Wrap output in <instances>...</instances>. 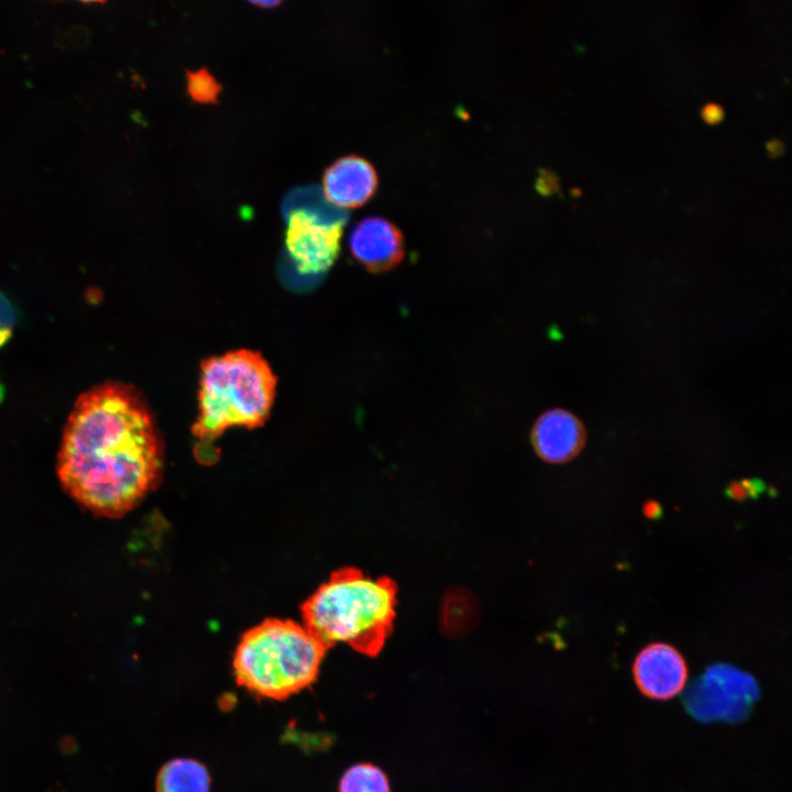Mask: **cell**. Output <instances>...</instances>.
I'll list each match as a JSON object with an SVG mask.
<instances>
[{"label":"cell","instance_id":"6da1fadb","mask_svg":"<svg viewBox=\"0 0 792 792\" xmlns=\"http://www.w3.org/2000/svg\"><path fill=\"white\" fill-rule=\"evenodd\" d=\"M162 465L152 417L133 388L105 383L79 396L57 460L74 499L100 516L124 515L158 484Z\"/></svg>","mask_w":792,"mask_h":792},{"label":"cell","instance_id":"7a4b0ae2","mask_svg":"<svg viewBox=\"0 0 792 792\" xmlns=\"http://www.w3.org/2000/svg\"><path fill=\"white\" fill-rule=\"evenodd\" d=\"M397 586L353 566L336 570L301 605L302 625L329 648L344 644L377 656L393 631Z\"/></svg>","mask_w":792,"mask_h":792},{"label":"cell","instance_id":"3957f363","mask_svg":"<svg viewBox=\"0 0 792 792\" xmlns=\"http://www.w3.org/2000/svg\"><path fill=\"white\" fill-rule=\"evenodd\" d=\"M329 649L302 624L266 618L241 637L233 656L234 676L255 696L285 700L317 680Z\"/></svg>","mask_w":792,"mask_h":792},{"label":"cell","instance_id":"277c9868","mask_svg":"<svg viewBox=\"0 0 792 792\" xmlns=\"http://www.w3.org/2000/svg\"><path fill=\"white\" fill-rule=\"evenodd\" d=\"M275 385L270 365L256 352L241 350L206 360L194 436L210 446L233 426H262L270 415Z\"/></svg>","mask_w":792,"mask_h":792},{"label":"cell","instance_id":"5b68a950","mask_svg":"<svg viewBox=\"0 0 792 792\" xmlns=\"http://www.w3.org/2000/svg\"><path fill=\"white\" fill-rule=\"evenodd\" d=\"M286 220L285 244L295 270L304 276L326 273L338 256L343 226L324 224L302 212Z\"/></svg>","mask_w":792,"mask_h":792},{"label":"cell","instance_id":"8992f818","mask_svg":"<svg viewBox=\"0 0 792 792\" xmlns=\"http://www.w3.org/2000/svg\"><path fill=\"white\" fill-rule=\"evenodd\" d=\"M632 672L638 689L654 700L678 695L688 678L684 658L678 649L664 642L647 645L637 654Z\"/></svg>","mask_w":792,"mask_h":792},{"label":"cell","instance_id":"52a82bcc","mask_svg":"<svg viewBox=\"0 0 792 792\" xmlns=\"http://www.w3.org/2000/svg\"><path fill=\"white\" fill-rule=\"evenodd\" d=\"M349 248L352 256L372 273L394 268L405 255L399 229L377 216L364 218L354 226L349 237Z\"/></svg>","mask_w":792,"mask_h":792},{"label":"cell","instance_id":"ba28073f","mask_svg":"<svg viewBox=\"0 0 792 792\" xmlns=\"http://www.w3.org/2000/svg\"><path fill=\"white\" fill-rule=\"evenodd\" d=\"M530 439L540 459L551 464H562L582 452L586 443V429L573 413L553 408L538 417Z\"/></svg>","mask_w":792,"mask_h":792},{"label":"cell","instance_id":"9c48e42d","mask_svg":"<svg viewBox=\"0 0 792 792\" xmlns=\"http://www.w3.org/2000/svg\"><path fill=\"white\" fill-rule=\"evenodd\" d=\"M377 174L365 158L348 155L333 162L323 173L327 199L334 206L356 208L364 205L377 188Z\"/></svg>","mask_w":792,"mask_h":792},{"label":"cell","instance_id":"30bf717a","mask_svg":"<svg viewBox=\"0 0 792 792\" xmlns=\"http://www.w3.org/2000/svg\"><path fill=\"white\" fill-rule=\"evenodd\" d=\"M282 202L285 219L294 212H302L321 223L343 227L348 219L345 210L332 205L322 188L315 184L293 187Z\"/></svg>","mask_w":792,"mask_h":792},{"label":"cell","instance_id":"8fae6325","mask_svg":"<svg viewBox=\"0 0 792 792\" xmlns=\"http://www.w3.org/2000/svg\"><path fill=\"white\" fill-rule=\"evenodd\" d=\"M481 606L475 595L463 587L450 588L440 604L439 623L443 634L462 637L479 624Z\"/></svg>","mask_w":792,"mask_h":792},{"label":"cell","instance_id":"7c38bea8","mask_svg":"<svg viewBox=\"0 0 792 792\" xmlns=\"http://www.w3.org/2000/svg\"><path fill=\"white\" fill-rule=\"evenodd\" d=\"M210 776L206 767L190 758H175L165 763L156 780L157 792H209Z\"/></svg>","mask_w":792,"mask_h":792},{"label":"cell","instance_id":"4fadbf2b","mask_svg":"<svg viewBox=\"0 0 792 792\" xmlns=\"http://www.w3.org/2000/svg\"><path fill=\"white\" fill-rule=\"evenodd\" d=\"M339 792H391V787L381 768L372 763H358L341 777Z\"/></svg>","mask_w":792,"mask_h":792},{"label":"cell","instance_id":"5bb4252c","mask_svg":"<svg viewBox=\"0 0 792 792\" xmlns=\"http://www.w3.org/2000/svg\"><path fill=\"white\" fill-rule=\"evenodd\" d=\"M187 92L190 98L199 103H216L221 86L217 79L206 69L186 72Z\"/></svg>","mask_w":792,"mask_h":792},{"label":"cell","instance_id":"9a60e30c","mask_svg":"<svg viewBox=\"0 0 792 792\" xmlns=\"http://www.w3.org/2000/svg\"><path fill=\"white\" fill-rule=\"evenodd\" d=\"M767 490L765 482L758 479L736 480L728 484L725 494L734 501L756 499Z\"/></svg>","mask_w":792,"mask_h":792},{"label":"cell","instance_id":"2e32d148","mask_svg":"<svg viewBox=\"0 0 792 792\" xmlns=\"http://www.w3.org/2000/svg\"><path fill=\"white\" fill-rule=\"evenodd\" d=\"M13 314L8 301L0 295V345L10 337L13 328Z\"/></svg>","mask_w":792,"mask_h":792},{"label":"cell","instance_id":"e0dca14e","mask_svg":"<svg viewBox=\"0 0 792 792\" xmlns=\"http://www.w3.org/2000/svg\"><path fill=\"white\" fill-rule=\"evenodd\" d=\"M702 118L710 124L718 123L724 118V109L717 103H707L701 110Z\"/></svg>","mask_w":792,"mask_h":792},{"label":"cell","instance_id":"ac0fdd59","mask_svg":"<svg viewBox=\"0 0 792 792\" xmlns=\"http://www.w3.org/2000/svg\"><path fill=\"white\" fill-rule=\"evenodd\" d=\"M642 512L649 519H658L661 517L662 508L656 501H648L644 504Z\"/></svg>","mask_w":792,"mask_h":792},{"label":"cell","instance_id":"d6986e66","mask_svg":"<svg viewBox=\"0 0 792 792\" xmlns=\"http://www.w3.org/2000/svg\"><path fill=\"white\" fill-rule=\"evenodd\" d=\"M767 150L771 157H777L784 152V143L779 139H772L767 143Z\"/></svg>","mask_w":792,"mask_h":792},{"label":"cell","instance_id":"ffe728a7","mask_svg":"<svg viewBox=\"0 0 792 792\" xmlns=\"http://www.w3.org/2000/svg\"><path fill=\"white\" fill-rule=\"evenodd\" d=\"M252 3L262 8H272L279 4V1H253Z\"/></svg>","mask_w":792,"mask_h":792}]
</instances>
